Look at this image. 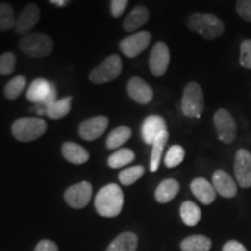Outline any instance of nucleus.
<instances>
[{"label":"nucleus","instance_id":"f257e3e1","mask_svg":"<svg viewBox=\"0 0 251 251\" xmlns=\"http://www.w3.org/2000/svg\"><path fill=\"white\" fill-rule=\"evenodd\" d=\"M97 213L103 218H115L124 207V192L118 184H108L97 193L94 199Z\"/></svg>","mask_w":251,"mask_h":251},{"label":"nucleus","instance_id":"f03ea898","mask_svg":"<svg viewBox=\"0 0 251 251\" xmlns=\"http://www.w3.org/2000/svg\"><path fill=\"white\" fill-rule=\"evenodd\" d=\"M187 28L206 40H215L225 33L221 19L211 13H193L187 19Z\"/></svg>","mask_w":251,"mask_h":251},{"label":"nucleus","instance_id":"7ed1b4c3","mask_svg":"<svg viewBox=\"0 0 251 251\" xmlns=\"http://www.w3.org/2000/svg\"><path fill=\"white\" fill-rule=\"evenodd\" d=\"M19 47L25 55L31 58H45L54 50V42L45 33H28L19 41Z\"/></svg>","mask_w":251,"mask_h":251},{"label":"nucleus","instance_id":"20e7f679","mask_svg":"<svg viewBox=\"0 0 251 251\" xmlns=\"http://www.w3.org/2000/svg\"><path fill=\"white\" fill-rule=\"evenodd\" d=\"M47 131V122L41 118H20L12 124V134L20 142H31Z\"/></svg>","mask_w":251,"mask_h":251},{"label":"nucleus","instance_id":"39448f33","mask_svg":"<svg viewBox=\"0 0 251 251\" xmlns=\"http://www.w3.org/2000/svg\"><path fill=\"white\" fill-rule=\"evenodd\" d=\"M205 108V99L201 86L191 81L185 86L181 98V111L187 118H200Z\"/></svg>","mask_w":251,"mask_h":251},{"label":"nucleus","instance_id":"423d86ee","mask_svg":"<svg viewBox=\"0 0 251 251\" xmlns=\"http://www.w3.org/2000/svg\"><path fill=\"white\" fill-rule=\"evenodd\" d=\"M26 97L28 101L46 107L57 100V90L54 83H50L45 78H36L28 87Z\"/></svg>","mask_w":251,"mask_h":251},{"label":"nucleus","instance_id":"0eeeda50","mask_svg":"<svg viewBox=\"0 0 251 251\" xmlns=\"http://www.w3.org/2000/svg\"><path fill=\"white\" fill-rule=\"evenodd\" d=\"M122 62L119 55H111L101 64L90 72L89 79L93 84H105L113 81L121 75Z\"/></svg>","mask_w":251,"mask_h":251},{"label":"nucleus","instance_id":"6e6552de","mask_svg":"<svg viewBox=\"0 0 251 251\" xmlns=\"http://www.w3.org/2000/svg\"><path fill=\"white\" fill-rule=\"evenodd\" d=\"M214 126L218 139L225 144H231L237 136V124L226 108H219L214 114Z\"/></svg>","mask_w":251,"mask_h":251},{"label":"nucleus","instance_id":"1a4fd4ad","mask_svg":"<svg viewBox=\"0 0 251 251\" xmlns=\"http://www.w3.org/2000/svg\"><path fill=\"white\" fill-rule=\"evenodd\" d=\"M150 42H151V34L143 30L125 37L124 40H121L119 47L126 57L135 58L148 48Z\"/></svg>","mask_w":251,"mask_h":251},{"label":"nucleus","instance_id":"9d476101","mask_svg":"<svg viewBox=\"0 0 251 251\" xmlns=\"http://www.w3.org/2000/svg\"><path fill=\"white\" fill-rule=\"evenodd\" d=\"M92 197V185L89 181H80L68 187L64 192V200L75 209H80L87 206Z\"/></svg>","mask_w":251,"mask_h":251},{"label":"nucleus","instance_id":"9b49d317","mask_svg":"<svg viewBox=\"0 0 251 251\" xmlns=\"http://www.w3.org/2000/svg\"><path fill=\"white\" fill-rule=\"evenodd\" d=\"M170 64V50L164 42L159 41L152 47L149 56V68L155 77H162Z\"/></svg>","mask_w":251,"mask_h":251},{"label":"nucleus","instance_id":"f8f14e48","mask_svg":"<svg viewBox=\"0 0 251 251\" xmlns=\"http://www.w3.org/2000/svg\"><path fill=\"white\" fill-rule=\"evenodd\" d=\"M234 174L242 188L251 187V153L247 149L237 150L234 161Z\"/></svg>","mask_w":251,"mask_h":251},{"label":"nucleus","instance_id":"ddd939ff","mask_svg":"<svg viewBox=\"0 0 251 251\" xmlns=\"http://www.w3.org/2000/svg\"><path fill=\"white\" fill-rule=\"evenodd\" d=\"M108 122V119L103 115L84 120L78 128L80 137L85 141L97 140L107 129Z\"/></svg>","mask_w":251,"mask_h":251},{"label":"nucleus","instance_id":"4468645a","mask_svg":"<svg viewBox=\"0 0 251 251\" xmlns=\"http://www.w3.org/2000/svg\"><path fill=\"white\" fill-rule=\"evenodd\" d=\"M41 18V11L39 6L35 4H29L25 7L21 13L17 18L15 23V33L20 35H26L29 31L36 26Z\"/></svg>","mask_w":251,"mask_h":251},{"label":"nucleus","instance_id":"2eb2a0df","mask_svg":"<svg viewBox=\"0 0 251 251\" xmlns=\"http://www.w3.org/2000/svg\"><path fill=\"white\" fill-rule=\"evenodd\" d=\"M128 94L135 102L141 105H148L152 101L153 91L147 81L140 77H133L128 81Z\"/></svg>","mask_w":251,"mask_h":251},{"label":"nucleus","instance_id":"dca6fc26","mask_svg":"<svg viewBox=\"0 0 251 251\" xmlns=\"http://www.w3.org/2000/svg\"><path fill=\"white\" fill-rule=\"evenodd\" d=\"M213 187L215 192L226 199H231L237 194V184L224 170H216L212 176Z\"/></svg>","mask_w":251,"mask_h":251},{"label":"nucleus","instance_id":"f3484780","mask_svg":"<svg viewBox=\"0 0 251 251\" xmlns=\"http://www.w3.org/2000/svg\"><path fill=\"white\" fill-rule=\"evenodd\" d=\"M166 129V121L159 115H150L143 121L141 133L144 142L149 146H152L158 135Z\"/></svg>","mask_w":251,"mask_h":251},{"label":"nucleus","instance_id":"a211bd4d","mask_svg":"<svg viewBox=\"0 0 251 251\" xmlns=\"http://www.w3.org/2000/svg\"><path fill=\"white\" fill-rule=\"evenodd\" d=\"M190 187L193 196L203 205H211V203L214 202L216 198L215 188L213 187V184L209 183L206 178H196V179L191 181Z\"/></svg>","mask_w":251,"mask_h":251},{"label":"nucleus","instance_id":"6ab92c4d","mask_svg":"<svg viewBox=\"0 0 251 251\" xmlns=\"http://www.w3.org/2000/svg\"><path fill=\"white\" fill-rule=\"evenodd\" d=\"M150 19V13L146 6H136L131 9L124 21V29L128 33L137 30L143 25H146Z\"/></svg>","mask_w":251,"mask_h":251},{"label":"nucleus","instance_id":"aec40b11","mask_svg":"<svg viewBox=\"0 0 251 251\" xmlns=\"http://www.w3.org/2000/svg\"><path fill=\"white\" fill-rule=\"evenodd\" d=\"M62 155L72 164L81 165L90 159V153L80 144L75 142H65L62 146Z\"/></svg>","mask_w":251,"mask_h":251},{"label":"nucleus","instance_id":"412c9836","mask_svg":"<svg viewBox=\"0 0 251 251\" xmlns=\"http://www.w3.org/2000/svg\"><path fill=\"white\" fill-rule=\"evenodd\" d=\"M180 190V185L176 179L169 178L161 181L155 191V199L159 203H168L174 200Z\"/></svg>","mask_w":251,"mask_h":251},{"label":"nucleus","instance_id":"4be33fe9","mask_svg":"<svg viewBox=\"0 0 251 251\" xmlns=\"http://www.w3.org/2000/svg\"><path fill=\"white\" fill-rule=\"evenodd\" d=\"M139 238L136 234L126 231L112 241L106 251H136Z\"/></svg>","mask_w":251,"mask_h":251},{"label":"nucleus","instance_id":"5701e85b","mask_svg":"<svg viewBox=\"0 0 251 251\" xmlns=\"http://www.w3.org/2000/svg\"><path fill=\"white\" fill-rule=\"evenodd\" d=\"M212 248L211 238L203 235H191L180 243L181 251H209Z\"/></svg>","mask_w":251,"mask_h":251},{"label":"nucleus","instance_id":"b1692460","mask_svg":"<svg viewBox=\"0 0 251 251\" xmlns=\"http://www.w3.org/2000/svg\"><path fill=\"white\" fill-rule=\"evenodd\" d=\"M71 97H65V98L57 99L56 101L46 106V115H48L50 119H52V120H58V119L67 117L71 111Z\"/></svg>","mask_w":251,"mask_h":251},{"label":"nucleus","instance_id":"393cba45","mask_svg":"<svg viewBox=\"0 0 251 251\" xmlns=\"http://www.w3.org/2000/svg\"><path fill=\"white\" fill-rule=\"evenodd\" d=\"M169 140V133L168 130L163 131L158 135V137L152 143V150H151V157H150V171L156 172L159 168V163H161L163 150L166 142Z\"/></svg>","mask_w":251,"mask_h":251},{"label":"nucleus","instance_id":"a878e982","mask_svg":"<svg viewBox=\"0 0 251 251\" xmlns=\"http://www.w3.org/2000/svg\"><path fill=\"white\" fill-rule=\"evenodd\" d=\"M131 136V129L127 126H120V127L113 129L108 134L106 140V147L108 149H118L122 144H125Z\"/></svg>","mask_w":251,"mask_h":251},{"label":"nucleus","instance_id":"bb28decb","mask_svg":"<svg viewBox=\"0 0 251 251\" xmlns=\"http://www.w3.org/2000/svg\"><path fill=\"white\" fill-rule=\"evenodd\" d=\"M180 216L183 222L188 227H194L201 219V211L192 201H184L180 206Z\"/></svg>","mask_w":251,"mask_h":251},{"label":"nucleus","instance_id":"cd10ccee","mask_svg":"<svg viewBox=\"0 0 251 251\" xmlns=\"http://www.w3.org/2000/svg\"><path fill=\"white\" fill-rule=\"evenodd\" d=\"M135 159V153L131 149L122 148L108 157L107 164L112 169H119L128 165Z\"/></svg>","mask_w":251,"mask_h":251},{"label":"nucleus","instance_id":"c85d7f7f","mask_svg":"<svg viewBox=\"0 0 251 251\" xmlns=\"http://www.w3.org/2000/svg\"><path fill=\"white\" fill-rule=\"evenodd\" d=\"M14 9L8 2H0V33H4L15 27Z\"/></svg>","mask_w":251,"mask_h":251},{"label":"nucleus","instance_id":"c756f323","mask_svg":"<svg viewBox=\"0 0 251 251\" xmlns=\"http://www.w3.org/2000/svg\"><path fill=\"white\" fill-rule=\"evenodd\" d=\"M26 77L25 76H17L12 78L11 80L6 84L4 87V94L8 100H15L21 96L26 87Z\"/></svg>","mask_w":251,"mask_h":251},{"label":"nucleus","instance_id":"7c9ffc66","mask_svg":"<svg viewBox=\"0 0 251 251\" xmlns=\"http://www.w3.org/2000/svg\"><path fill=\"white\" fill-rule=\"evenodd\" d=\"M144 172H146V170H144L142 165L131 166V168L125 169L119 174V180L125 186H129V185L136 183L140 178H142Z\"/></svg>","mask_w":251,"mask_h":251},{"label":"nucleus","instance_id":"2f4dec72","mask_svg":"<svg viewBox=\"0 0 251 251\" xmlns=\"http://www.w3.org/2000/svg\"><path fill=\"white\" fill-rule=\"evenodd\" d=\"M185 158V149L179 144H175L169 148L164 158V164L168 169H174L183 163Z\"/></svg>","mask_w":251,"mask_h":251},{"label":"nucleus","instance_id":"473e14b6","mask_svg":"<svg viewBox=\"0 0 251 251\" xmlns=\"http://www.w3.org/2000/svg\"><path fill=\"white\" fill-rule=\"evenodd\" d=\"M15 64H17V58L13 52H4L0 55V75L1 76H8L13 74Z\"/></svg>","mask_w":251,"mask_h":251},{"label":"nucleus","instance_id":"72a5a7b5","mask_svg":"<svg viewBox=\"0 0 251 251\" xmlns=\"http://www.w3.org/2000/svg\"><path fill=\"white\" fill-rule=\"evenodd\" d=\"M241 67L251 70V39L244 40L240 46Z\"/></svg>","mask_w":251,"mask_h":251},{"label":"nucleus","instance_id":"f704fd0d","mask_svg":"<svg viewBox=\"0 0 251 251\" xmlns=\"http://www.w3.org/2000/svg\"><path fill=\"white\" fill-rule=\"evenodd\" d=\"M236 12L243 20L251 23V0H238L236 1Z\"/></svg>","mask_w":251,"mask_h":251},{"label":"nucleus","instance_id":"c9c22d12","mask_svg":"<svg viewBox=\"0 0 251 251\" xmlns=\"http://www.w3.org/2000/svg\"><path fill=\"white\" fill-rule=\"evenodd\" d=\"M111 13L113 18H120L127 9V0H112L111 2Z\"/></svg>","mask_w":251,"mask_h":251},{"label":"nucleus","instance_id":"e433bc0d","mask_svg":"<svg viewBox=\"0 0 251 251\" xmlns=\"http://www.w3.org/2000/svg\"><path fill=\"white\" fill-rule=\"evenodd\" d=\"M34 251H58V246L50 240H42L37 243Z\"/></svg>","mask_w":251,"mask_h":251},{"label":"nucleus","instance_id":"4c0bfd02","mask_svg":"<svg viewBox=\"0 0 251 251\" xmlns=\"http://www.w3.org/2000/svg\"><path fill=\"white\" fill-rule=\"evenodd\" d=\"M222 251H248L242 243L237 241H228L222 248Z\"/></svg>","mask_w":251,"mask_h":251},{"label":"nucleus","instance_id":"58836bf2","mask_svg":"<svg viewBox=\"0 0 251 251\" xmlns=\"http://www.w3.org/2000/svg\"><path fill=\"white\" fill-rule=\"evenodd\" d=\"M50 4L57 6V7H65L69 5V1L68 0H50Z\"/></svg>","mask_w":251,"mask_h":251}]
</instances>
